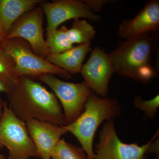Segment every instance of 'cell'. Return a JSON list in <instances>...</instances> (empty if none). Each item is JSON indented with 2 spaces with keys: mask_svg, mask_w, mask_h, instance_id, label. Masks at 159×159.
Here are the masks:
<instances>
[{
  "mask_svg": "<svg viewBox=\"0 0 159 159\" xmlns=\"http://www.w3.org/2000/svg\"><path fill=\"white\" fill-rule=\"evenodd\" d=\"M7 96L9 109L23 122L33 119L65 125L62 108L55 94L31 77H17Z\"/></svg>",
  "mask_w": 159,
  "mask_h": 159,
  "instance_id": "6da1fadb",
  "label": "cell"
},
{
  "mask_svg": "<svg viewBox=\"0 0 159 159\" xmlns=\"http://www.w3.org/2000/svg\"><path fill=\"white\" fill-rule=\"evenodd\" d=\"M151 33L125 39L108 53L114 74L142 83L156 76L152 65L154 39Z\"/></svg>",
  "mask_w": 159,
  "mask_h": 159,
  "instance_id": "7a4b0ae2",
  "label": "cell"
},
{
  "mask_svg": "<svg viewBox=\"0 0 159 159\" xmlns=\"http://www.w3.org/2000/svg\"><path fill=\"white\" fill-rule=\"evenodd\" d=\"M121 112L116 99L100 97L93 91L81 115L74 122L64 126L78 139L88 159H95L93 142L96 131L103 121L117 118Z\"/></svg>",
  "mask_w": 159,
  "mask_h": 159,
  "instance_id": "3957f363",
  "label": "cell"
},
{
  "mask_svg": "<svg viewBox=\"0 0 159 159\" xmlns=\"http://www.w3.org/2000/svg\"><path fill=\"white\" fill-rule=\"evenodd\" d=\"M0 45L14 59L16 77H38L43 74H50L67 80L72 78L66 71L34 54L29 43L22 39H5Z\"/></svg>",
  "mask_w": 159,
  "mask_h": 159,
  "instance_id": "277c9868",
  "label": "cell"
},
{
  "mask_svg": "<svg viewBox=\"0 0 159 159\" xmlns=\"http://www.w3.org/2000/svg\"><path fill=\"white\" fill-rule=\"evenodd\" d=\"M0 145L9 151V159L39 158L25 122L15 116L6 102L0 122Z\"/></svg>",
  "mask_w": 159,
  "mask_h": 159,
  "instance_id": "5b68a950",
  "label": "cell"
},
{
  "mask_svg": "<svg viewBox=\"0 0 159 159\" xmlns=\"http://www.w3.org/2000/svg\"><path fill=\"white\" fill-rule=\"evenodd\" d=\"M38 78L53 91L61 103L65 125L76 121L84 110L86 102L93 92L85 81L67 82L50 74H43Z\"/></svg>",
  "mask_w": 159,
  "mask_h": 159,
  "instance_id": "8992f818",
  "label": "cell"
},
{
  "mask_svg": "<svg viewBox=\"0 0 159 159\" xmlns=\"http://www.w3.org/2000/svg\"><path fill=\"white\" fill-rule=\"evenodd\" d=\"M159 137V130L150 141L142 146L123 143L117 135L114 119L107 120L99 134L95 146V159H145L151 143Z\"/></svg>",
  "mask_w": 159,
  "mask_h": 159,
  "instance_id": "52a82bcc",
  "label": "cell"
},
{
  "mask_svg": "<svg viewBox=\"0 0 159 159\" xmlns=\"http://www.w3.org/2000/svg\"><path fill=\"white\" fill-rule=\"evenodd\" d=\"M43 11L40 7L26 12L16 21L6 39L20 38L29 43L33 52L46 59L50 54L43 29Z\"/></svg>",
  "mask_w": 159,
  "mask_h": 159,
  "instance_id": "ba28073f",
  "label": "cell"
},
{
  "mask_svg": "<svg viewBox=\"0 0 159 159\" xmlns=\"http://www.w3.org/2000/svg\"><path fill=\"white\" fill-rule=\"evenodd\" d=\"M39 5L46 15L47 31L56 30L63 23L71 19L84 18L95 22L101 20L86 1L59 0L52 2L43 1Z\"/></svg>",
  "mask_w": 159,
  "mask_h": 159,
  "instance_id": "9c48e42d",
  "label": "cell"
},
{
  "mask_svg": "<svg viewBox=\"0 0 159 159\" xmlns=\"http://www.w3.org/2000/svg\"><path fill=\"white\" fill-rule=\"evenodd\" d=\"M80 73L93 92L100 97H106L114 73L108 54L104 49L95 47L91 51L88 60L83 65Z\"/></svg>",
  "mask_w": 159,
  "mask_h": 159,
  "instance_id": "30bf717a",
  "label": "cell"
},
{
  "mask_svg": "<svg viewBox=\"0 0 159 159\" xmlns=\"http://www.w3.org/2000/svg\"><path fill=\"white\" fill-rule=\"evenodd\" d=\"M159 28V1L151 0L131 19L123 20L118 29V36L129 39L154 32Z\"/></svg>",
  "mask_w": 159,
  "mask_h": 159,
  "instance_id": "8fae6325",
  "label": "cell"
},
{
  "mask_svg": "<svg viewBox=\"0 0 159 159\" xmlns=\"http://www.w3.org/2000/svg\"><path fill=\"white\" fill-rule=\"evenodd\" d=\"M25 123L39 158L51 159L52 152L63 135L68 132L67 130L64 126L39 120L32 119Z\"/></svg>",
  "mask_w": 159,
  "mask_h": 159,
  "instance_id": "7c38bea8",
  "label": "cell"
},
{
  "mask_svg": "<svg viewBox=\"0 0 159 159\" xmlns=\"http://www.w3.org/2000/svg\"><path fill=\"white\" fill-rule=\"evenodd\" d=\"M92 50L91 44H80L61 54H50L46 59L70 74H76L80 73L87 54Z\"/></svg>",
  "mask_w": 159,
  "mask_h": 159,
  "instance_id": "4fadbf2b",
  "label": "cell"
},
{
  "mask_svg": "<svg viewBox=\"0 0 159 159\" xmlns=\"http://www.w3.org/2000/svg\"><path fill=\"white\" fill-rule=\"evenodd\" d=\"M42 2L41 0H0V22L7 34L20 17Z\"/></svg>",
  "mask_w": 159,
  "mask_h": 159,
  "instance_id": "5bb4252c",
  "label": "cell"
},
{
  "mask_svg": "<svg viewBox=\"0 0 159 159\" xmlns=\"http://www.w3.org/2000/svg\"><path fill=\"white\" fill-rule=\"evenodd\" d=\"M66 33L73 44H91L96 31L94 27L85 20H74L71 28H66Z\"/></svg>",
  "mask_w": 159,
  "mask_h": 159,
  "instance_id": "9a60e30c",
  "label": "cell"
},
{
  "mask_svg": "<svg viewBox=\"0 0 159 159\" xmlns=\"http://www.w3.org/2000/svg\"><path fill=\"white\" fill-rule=\"evenodd\" d=\"M66 28L65 26H62L59 29L47 31L46 42L50 54H61L74 47L68 38Z\"/></svg>",
  "mask_w": 159,
  "mask_h": 159,
  "instance_id": "2e32d148",
  "label": "cell"
},
{
  "mask_svg": "<svg viewBox=\"0 0 159 159\" xmlns=\"http://www.w3.org/2000/svg\"><path fill=\"white\" fill-rule=\"evenodd\" d=\"M51 159H89L82 148L61 139L52 152Z\"/></svg>",
  "mask_w": 159,
  "mask_h": 159,
  "instance_id": "e0dca14e",
  "label": "cell"
},
{
  "mask_svg": "<svg viewBox=\"0 0 159 159\" xmlns=\"http://www.w3.org/2000/svg\"><path fill=\"white\" fill-rule=\"evenodd\" d=\"M134 105L136 108L143 111L145 117L148 119H154L159 107V94L148 100H144L142 97L137 96L134 99Z\"/></svg>",
  "mask_w": 159,
  "mask_h": 159,
  "instance_id": "ac0fdd59",
  "label": "cell"
},
{
  "mask_svg": "<svg viewBox=\"0 0 159 159\" xmlns=\"http://www.w3.org/2000/svg\"><path fill=\"white\" fill-rule=\"evenodd\" d=\"M0 75L16 78L14 59L0 45Z\"/></svg>",
  "mask_w": 159,
  "mask_h": 159,
  "instance_id": "d6986e66",
  "label": "cell"
},
{
  "mask_svg": "<svg viewBox=\"0 0 159 159\" xmlns=\"http://www.w3.org/2000/svg\"><path fill=\"white\" fill-rule=\"evenodd\" d=\"M16 78L0 75V93L8 95L13 88Z\"/></svg>",
  "mask_w": 159,
  "mask_h": 159,
  "instance_id": "ffe728a7",
  "label": "cell"
},
{
  "mask_svg": "<svg viewBox=\"0 0 159 159\" xmlns=\"http://www.w3.org/2000/svg\"><path fill=\"white\" fill-rule=\"evenodd\" d=\"M87 2L94 12L97 13L101 11L103 5L107 2V1L105 0H87Z\"/></svg>",
  "mask_w": 159,
  "mask_h": 159,
  "instance_id": "44dd1931",
  "label": "cell"
},
{
  "mask_svg": "<svg viewBox=\"0 0 159 159\" xmlns=\"http://www.w3.org/2000/svg\"><path fill=\"white\" fill-rule=\"evenodd\" d=\"M150 153H155L157 156H159V137L152 141L149 145L147 150L146 155Z\"/></svg>",
  "mask_w": 159,
  "mask_h": 159,
  "instance_id": "7402d4cb",
  "label": "cell"
},
{
  "mask_svg": "<svg viewBox=\"0 0 159 159\" xmlns=\"http://www.w3.org/2000/svg\"><path fill=\"white\" fill-rule=\"evenodd\" d=\"M7 34L6 33L4 27L0 22V43L3 41L4 40L6 39Z\"/></svg>",
  "mask_w": 159,
  "mask_h": 159,
  "instance_id": "603a6c76",
  "label": "cell"
},
{
  "mask_svg": "<svg viewBox=\"0 0 159 159\" xmlns=\"http://www.w3.org/2000/svg\"><path fill=\"white\" fill-rule=\"evenodd\" d=\"M5 102H6V101H4L2 99V97H0V122L2 118Z\"/></svg>",
  "mask_w": 159,
  "mask_h": 159,
  "instance_id": "cb8c5ba5",
  "label": "cell"
},
{
  "mask_svg": "<svg viewBox=\"0 0 159 159\" xmlns=\"http://www.w3.org/2000/svg\"><path fill=\"white\" fill-rule=\"evenodd\" d=\"M0 159H7L6 157L2 154H0Z\"/></svg>",
  "mask_w": 159,
  "mask_h": 159,
  "instance_id": "d4e9b609",
  "label": "cell"
},
{
  "mask_svg": "<svg viewBox=\"0 0 159 159\" xmlns=\"http://www.w3.org/2000/svg\"><path fill=\"white\" fill-rule=\"evenodd\" d=\"M4 148V147H3L2 145H0V150H1V149H2V148Z\"/></svg>",
  "mask_w": 159,
  "mask_h": 159,
  "instance_id": "484cf974",
  "label": "cell"
},
{
  "mask_svg": "<svg viewBox=\"0 0 159 159\" xmlns=\"http://www.w3.org/2000/svg\"><path fill=\"white\" fill-rule=\"evenodd\" d=\"M154 159H159V156H157Z\"/></svg>",
  "mask_w": 159,
  "mask_h": 159,
  "instance_id": "4316f807",
  "label": "cell"
}]
</instances>
